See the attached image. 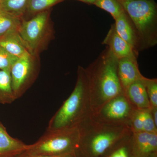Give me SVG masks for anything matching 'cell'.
<instances>
[{
	"mask_svg": "<svg viewBox=\"0 0 157 157\" xmlns=\"http://www.w3.org/2000/svg\"><path fill=\"white\" fill-rule=\"evenodd\" d=\"M143 78L130 85L124 94L136 109H150L151 105L142 80Z\"/></svg>",
	"mask_w": 157,
	"mask_h": 157,
	"instance_id": "14",
	"label": "cell"
},
{
	"mask_svg": "<svg viewBox=\"0 0 157 157\" xmlns=\"http://www.w3.org/2000/svg\"><path fill=\"white\" fill-rule=\"evenodd\" d=\"M118 60L107 46L95 60L85 68L93 114L113 98L124 94L118 76Z\"/></svg>",
	"mask_w": 157,
	"mask_h": 157,
	"instance_id": "1",
	"label": "cell"
},
{
	"mask_svg": "<svg viewBox=\"0 0 157 157\" xmlns=\"http://www.w3.org/2000/svg\"><path fill=\"white\" fill-rule=\"evenodd\" d=\"M92 113L85 68L79 66L76 85L69 98L51 119L47 131L78 127Z\"/></svg>",
	"mask_w": 157,
	"mask_h": 157,
	"instance_id": "3",
	"label": "cell"
},
{
	"mask_svg": "<svg viewBox=\"0 0 157 157\" xmlns=\"http://www.w3.org/2000/svg\"><path fill=\"white\" fill-rule=\"evenodd\" d=\"M157 152H155L153 153L151 155H150L147 157H156Z\"/></svg>",
	"mask_w": 157,
	"mask_h": 157,
	"instance_id": "29",
	"label": "cell"
},
{
	"mask_svg": "<svg viewBox=\"0 0 157 157\" xmlns=\"http://www.w3.org/2000/svg\"><path fill=\"white\" fill-rule=\"evenodd\" d=\"M151 108L157 107V79L144 77L142 79Z\"/></svg>",
	"mask_w": 157,
	"mask_h": 157,
	"instance_id": "21",
	"label": "cell"
},
{
	"mask_svg": "<svg viewBox=\"0 0 157 157\" xmlns=\"http://www.w3.org/2000/svg\"><path fill=\"white\" fill-rule=\"evenodd\" d=\"M0 47L17 57L29 52L18 33V30L10 32L1 37Z\"/></svg>",
	"mask_w": 157,
	"mask_h": 157,
	"instance_id": "15",
	"label": "cell"
},
{
	"mask_svg": "<svg viewBox=\"0 0 157 157\" xmlns=\"http://www.w3.org/2000/svg\"><path fill=\"white\" fill-rule=\"evenodd\" d=\"M143 132L157 134V127L155 125L151 112V109H141Z\"/></svg>",
	"mask_w": 157,
	"mask_h": 157,
	"instance_id": "23",
	"label": "cell"
},
{
	"mask_svg": "<svg viewBox=\"0 0 157 157\" xmlns=\"http://www.w3.org/2000/svg\"><path fill=\"white\" fill-rule=\"evenodd\" d=\"M132 151L133 157H147L157 152V134L133 132Z\"/></svg>",
	"mask_w": 157,
	"mask_h": 157,
	"instance_id": "10",
	"label": "cell"
},
{
	"mask_svg": "<svg viewBox=\"0 0 157 157\" xmlns=\"http://www.w3.org/2000/svg\"><path fill=\"white\" fill-rule=\"evenodd\" d=\"M64 1V0H29L24 17L25 15H27L28 17L29 16V19L38 13L49 10L52 6Z\"/></svg>",
	"mask_w": 157,
	"mask_h": 157,
	"instance_id": "19",
	"label": "cell"
},
{
	"mask_svg": "<svg viewBox=\"0 0 157 157\" xmlns=\"http://www.w3.org/2000/svg\"><path fill=\"white\" fill-rule=\"evenodd\" d=\"M130 127L132 132H143L142 110L136 109L131 118Z\"/></svg>",
	"mask_w": 157,
	"mask_h": 157,
	"instance_id": "25",
	"label": "cell"
},
{
	"mask_svg": "<svg viewBox=\"0 0 157 157\" xmlns=\"http://www.w3.org/2000/svg\"><path fill=\"white\" fill-rule=\"evenodd\" d=\"M16 100L12 89L10 71L0 70V103L10 104Z\"/></svg>",
	"mask_w": 157,
	"mask_h": 157,
	"instance_id": "16",
	"label": "cell"
},
{
	"mask_svg": "<svg viewBox=\"0 0 157 157\" xmlns=\"http://www.w3.org/2000/svg\"><path fill=\"white\" fill-rule=\"evenodd\" d=\"M50 10L38 13L29 19H23L18 30L28 51L39 56L53 35L50 23Z\"/></svg>",
	"mask_w": 157,
	"mask_h": 157,
	"instance_id": "6",
	"label": "cell"
},
{
	"mask_svg": "<svg viewBox=\"0 0 157 157\" xmlns=\"http://www.w3.org/2000/svg\"><path fill=\"white\" fill-rule=\"evenodd\" d=\"M151 112L155 125L157 127V107L156 108H154V107L151 108Z\"/></svg>",
	"mask_w": 157,
	"mask_h": 157,
	"instance_id": "27",
	"label": "cell"
},
{
	"mask_svg": "<svg viewBox=\"0 0 157 157\" xmlns=\"http://www.w3.org/2000/svg\"><path fill=\"white\" fill-rule=\"evenodd\" d=\"M117 73L123 93L133 82L143 78L137 59L123 58L118 60Z\"/></svg>",
	"mask_w": 157,
	"mask_h": 157,
	"instance_id": "11",
	"label": "cell"
},
{
	"mask_svg": "<svg viewBox=\"0 0 157 157\" xmlns=\"http://www.w3.org/2000/svg\"><path fill=\"white\" fill-rule=\"evenodd\" d=\"M132 135L120 141L118 144V147L113 150L108 157H129L132 149Z\"/></svg>",
	"mask_w": 157,
	"mask_h": 157,
	"instance_id": "22",
	"label": "cell"
},
{
	"mask_svg": "<svg viewBox=\"0 0 157 157\" xmlns=\"http://www.w3.org/2000/svg\"><path fill=\"white\" fill-rule=\"evenodd\" d=\"M77 1H80V2L86 3L89 5H94V3L98 0H77Z\"/></svg>",
	"mask_w": 157,
	"mask_h": 157,
	"instance_id": "28",
	"label": "cell"
},
{
	"mask_svg": "<svg viewBox=\"0 0 157 157\" xmlns=\"http://www.w3.org/2000/svg\"><path fill=\"white\" fill-rule=\"evenodd\" d=\"M22 20L0 10V38L6 34L18 30Z\"/></svg>",
	"mask_w": 157,
	"mask_h": 157,
	"instance_id": "18",
	"label": "cell"
},
{
	"mask_svg": "<svg viewBox=\"0 0 157 157\" xmlns=\"http://www.w3.org/2000/svg\"><path fill=\"white\" fill-rule=\"evenodd\" d=\"M102 44L107 45L118 59L123 58L137 59V53L132 46L120 36L112 24Z\"/></svg>",
	"mask_w": 157,
	"mask_h": 157,
	"instance_id": "9",
	"label": "cell"
},
{
	"mask_svg": "<svg viewBox=\"0 0 157 157\" xmlns=\"http://www.w3.org/2000/svg\"><path fill=\"white\" fill-rule=\"evenodd\" d=\"M115 27L117 34L137 52L140 51V41L135 26L125 11L115 20Z\"/></svg>",
	"mask_w": 157,
	"mask_h": 157,
	"instance_id": "12",
	"label": "cell"
},
{
	"mask_svg": "<svg viewBox=\"0 0 157 157\" xmlns=\"http://www.w3.org/2000/svg\"><path fill=\"white\" fill-rule=\"evenodd\" d=\"M136 109L125 95L122 94L113 98L104 104L97 113L93 114L106 122L130 127L131 118Z\"/></svg>",
	"mask_w": 157,
	"mask_h": 157,
	"instance_id": "8",
	"label": "cell"
},
{
	"mask_svg": "<svg viewBox=\"0 0 157 157\" xmlns=\"http://www.w3.org/2000/svg\"><path fill=\"white\" fill-rule=\"evenodd\" d=\"M29 0H0V10L23 19Z\"/></svg>",
	"mask_w": 157,
	"mask_h": 157,
	"instance_id": "17",
	"label": "cell"
},
{
	"mask_svg": "<svg viewBox=\"0 0 157 157\" xmlns=\"http://www.w3.org/2000/svg\"><path fill=\"white\" fill-rule=\"evenodd\" d=\"M14 157H76L75 155H68L61 156H48L41 155H34L26 152L25 151L17 155Z\"/></svg>",
	"mask_w": 157,
	"mask_h": 157,
	"instance_id": "26",
	"label": "cell"
},
{
	"mask_svg": "<svg viewBox=\"0 0 157 157\" xmlns=\"http://www.w3.org/2000/svg\"><path fill=\"white\" fill-rule=\"evenodd\" d=\"M78 126L79 138L76 157L82 154L101 156L133 133L129 126L103 121L92 113Z\"/></svg>",
	"mask_w": 157,
	"mask_h": 157,
	"instance_id": "2",
	"label": "cell"
},
{
	"mask_svg": "<svg viewBox=\"0 0 157 157\" xmlns=\"http://www.w3.org/2000/svg\"><path fill=\"white\" fill-rule=\"evenodd\" d=\"M18 58L0 47V70L10 71L12 65Z\"/></svg>",
	"mask_w": 157,
	"mask_h": 157,
	"instance_id": "24",
	"label": "cell"
},
{
	"mask_svg": "<svg viewBox=\"0 0 157 157\" xmlns=\"http://www.w3.org/2000/svg\"><path fill=\"white\" fill-rule=\"evenodd\" d=\"M25 144L9 135L6 128L0 122V157H14L27 148Z\"/></svg>",
	"mask_w": 157,
	"mask_h": 157,
	"instance_id": "13",
	"label": "cell"
},
{
	"mask_svg": "<svg viewBox=\"0 0 157 157\" xmlns=\"http://www.w3.org/2000/svg\"><path fill=\"white\" fill-rule=\"evenodd\" d=\"M39 56L29 52L18 57L11 68L12 89L16 99L20 98L36 79L39 72Z\"/></svg>",
	"mask_w": 157,
	"mask_h": 157,
	"instance_id": "7",
	"label": "cell"
},
{
	"mask_svg": "<svg viewBox=\"0 0 157 157\" xmlns=\"http://www.w3.org/2000/svg\"><path fill=\"white\" fill-rule=\"evenodd\" d=\"M94 5L107 11L114 20L124 11L118 0H98Z\"/></svg>",
	"mask_w": 157,
	"mask_h": 157,
	"instance_id": "20",
	"label": "cell"
},
{
	"mask_svg": "<svg viewBox=\"0 0 157 157\" xmlns=\"http://www.w3.org/2000/svg\"><path fill=\"white\" fill-rule=\"evenodd\" d=\"M138 34L140 51L157 44V6L154 0H118Z\"/></svg>",
	"mask_w": 157,
	"mask_h": 157,
	"instance_id": "4",
	"label": "cell"
},
{
	"mask_svg": "<svg viewBox=\"0 0 157 157\" xmlns=\"http://www.w3.org/2000/svg\"><path fill=\"white\" fill-rule=\"evenodd\" d=\"M79 138L78 126L47 131L25 151L34 155L61 156L75 155Z\"/></svg>",
	"mask_w": 157,
	"mask_h": 157,
	"instance_id": "5",
	"label": "cell"
}]
</instances>
